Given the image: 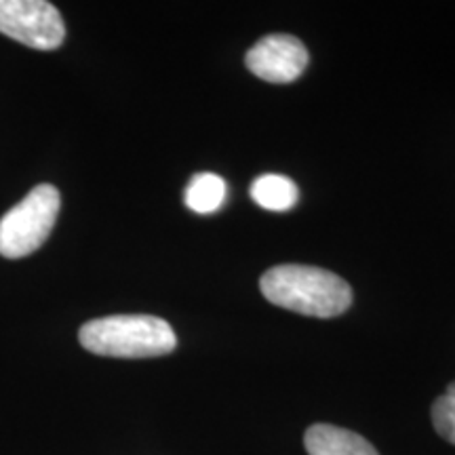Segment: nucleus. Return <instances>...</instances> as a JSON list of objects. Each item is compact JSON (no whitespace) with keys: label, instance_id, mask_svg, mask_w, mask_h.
Here are the masks:
<instances>
[{"label":"nucleus","instance_id":"nucleus-1","mask_svg":"<svg viewBox=\"0 0 455 455\" xmlns=\"http://www.w3.org/2000/svg\"><path fill=\"white\" fill-rule=\"evenodd\" d=\"M259 289L270 304L306 316L333 318L352 306L350 284L316 266H275L261 276Z\"/></svg>","mask_w":455,"mask_h":455},{"label":"nucleus","instance_id":"nucleus-2","mask_svg":"<svg viewBox=\"0 0 455 455\" xmlns=\"http://www.w3.org/2000/svg\"><path fill=\"white\" fill-rule=\"evenodd\" d=\"M83 348L100 356L152 358L175 350L178 338L164 318L114 315L84 323L78 333Z\"/></svg>","mask_w":455,"mask_h":455},{"label":"nucleus","instance_id":"nucleus-3","mask_svg":"<svg viewBox=\"0 0 455 455\" xmlns=\"http://www.w3.org/2000/svg\"><path fill=\"white\" fill-rule=\"evenodd\" d=\"M61 198L55 186L41 184L0 220V255L21 259L41 249L53 230Z\"/></svg>","mask_w":455,"mask_h":455},{"label":"nucleus","instance_id":"nucleus-4","mask_svg":"<svg viewBox=\"0 0 455 455\" xmlns=\"http://www.w3.org/2000/svg\"><path fill=\"white\" fill-rule=\"evenodd\" d=\"M0 32L26 47L53 51L64 43L66 24L44 0H0Z\"/></svg>","mask_w":455,"mask_h":455},{"label":"nucleus","instance_id":"nucleus-5","mask_svg":"<svg viewBox=\"0 0 455 455\" xmlns=\"http://www.w3.org/2000/svg\"><path fill=\"white\" fill-rule=\"evenodd\" d=\"M244 64L266 83H293L308 68V49L289 34H270L247 51Z\"/></svg>","mask_w":455,"mask_h":455},{"label":"nucleus","instance_id":"nucleus-6","mask_svg":"<svg viewBox=\"0 0 455 455\" xmlns=\"http://www.w3.org/2000/svg\"><path fill=\"white\" fill-rule=\"evenodd\" d=\"M308 455H379L365 436L331 424H315L306 430Z\"/></svg>","mask_w":455,"mask_h":455},{"label":"nucleus","instance_id":"nucleus-7","mask_svg":"<svg viewBox=\"0 0 455 455\" xmlns=\"http://www.w3.org/2000/svg\"><path fill=\"white\" fill-rule=\"evenodd\" d=\"M251 198L266 212H289L299 198V190L284 175L266 173L251 184Z\"/></svg>","mask_w":455,"mask_h":455},{"label":"nucleus","instance_id":"nucleus-8","mask_svg":"<svg viewBox=\"0 0 455 455\" xmlns=\"http://www.w3.org/2000/svg\"><path fill=\"white\" fill-rule=\"evenodd\" d=\"M226 192L224 178L215 173H196L186 188L184 203L195 213H215L226 203Z\"/></svg>","mask_w":455,"mask_h":455},{"label":"nucleus","instance_id":"nucleus-9","mask_svg":"<svg viewBox=\"0 0 455 455\" xmlns=\"http://www.w3.org/2000/svg\"><path fill=\"white\" fill-rule=\"evenodd\" d=\"M432 424L441 439L455 445V382L449 384L445 395H441L432 405Z\"/></svg>","mask_w":455,"mask_h":455}]
</instances>
